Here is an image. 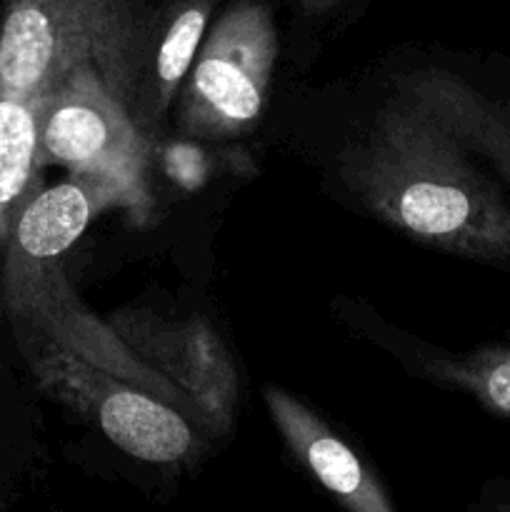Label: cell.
I'll use <instances>...</instances> for the list:
<instances>
[{
    "label": "cell",
    "mask_w": 510,
    "mask_h": 512,
    "mask_svg": "<svg viewBox=\"0 0 510 512\" xmlns=\"http://www.w3.org/2000/svg\"><path fill=\"white\" fill-rule=\"evenodd\" d=\"M340 175L383 223L460 258L510 265V203L468 153L395 93L343 150Z\"/></svg>",
    "instance_id": "cell-1"
},
{
    "label": "cell",
    "mask_w": 510,
    "mask_h": 512,
    "mask_svg": "<svg viewBox=\"0 0 510 512\" xmlns=\"http://www.w3.org/2000/svg\"><path fill=\"white\" fill-rule=\"evenodd\" d=\"M150 45L148 0H3L0 93L45 98L88 68L140 120Z\"/></svg>",
    "instance_id": "cell-2"
},
{
    "label": "cell",
    "mask_w": 510,
    "mask_h": 512,
    "mask_svg": "<svg viewBox=\"0 0 510 512\" xmlns=\"http://www.w3.org/2000/svg\"><path fill=\"white\" fill-rule=\"evenodd\" d=\"M43 393L93 423L115 448L150 465H193L205 430L158 395L48 343L20 345Z\"/></svg>",
    "instance_id": "cell-3"
},
{
    "label": "cell",
    "mask_w": 510,
    "mask_h": 512,
    "mask_svg": "<svg viewBox=\"0 0 510 512\" xmlns=\"http://www.w3.org/2000/svg\"><path fill=\"white\" fill-rule=\"evenodd\" d=\"M278 60V30L268 5L240 0L210 33L180 90V125L195 138H238L263 115Z\"/></svg>",
    "instance_id": "cell-4"
},
{
    "label": "cell",
    "mask_w": 510,
    "mask_h": 512,
    "mask_svg": "<svg viewBox=\"0 0 510 512\" xmlns=\"http://www.w3.org/2000/svg\"><path fill=\"white\" fill-rule=\"evenodd\" d=\"M148 143L138 118L88 68L60 80L40 110V165L115 180L148 200Z\"/></svg>",
    "instance_id": "cell-5"
},
{
    "label": "cell",
    "mask_w": 510,
    "mask_h": 512,
    "mask_svg": "<svg viewBox=\"0 0 510 512\" xmlns=\"http://www.w3.org/2000/svg\"><path fill=\"white\" fill-rule=\"evenodd\" d=\"M105 323L140 360L198 403L210 433L235 428L240 378L228 345L200 315L168 320L143 308L113 310Z\"/></svg>",
    "instance_id": "cell-6"
},
{
    "label": "cell",
    "mask_w": 510,
    "mask_h": 512,
    "mask_svg": "<svg viewBox=\"0 0 510 512\" xmlns=\"http://www.w3.org/2000/svg\"><path fill=\"white\" fill-rule=\"evenodd\" d=\"M263 400L290 453L343 508L353 512L395 510L375 470L368 468L315 410L278 385H265Z\"/></svg>",
    "instance_id": "cell-7"
},
{
    "label": "cell",
    "mask_w": 510,
    "mask_h": 512,
    "mask_svg": "<svg viewBox=\"0 0 510 512\" xmlns=\"http://www.w3.org/2000/svg\"><path fill=\"white\" fill-rule=\"evenodd\" d=\"M398 95L428 113L465 153L483 155L510 183V100H490L448 70L395 80Z\"/></svg>",
    "instance_id": "cell-8"
},
{
    "label": "cell",
    "mask_w": 510,
    "mask_h": 512,
    "mask_svg": "<svg viewBox=\"0 0 510 512\" xmlns=\"http://www.w3.org/2000/svg\"><path fill=\"white\" fill-rule=\"evenodd\" d=\"M40 110L43 98L0 93V250L40 190Z\"/></svg>",
    "instance_id": "cell-9"
},
{
    "label": "cell",
    "mask_w": 510,
    "mask_h": 512,
    "mask_svg": "<svg viewBox=\"0 0 510 512\" xmlns=\"http://www.w3.org/2000/svg\"><path fill=\"white\" fill-rule=\"evenodd\" d=\"M425 375L463 390L490 413L510 418V345H488L458 358L433 360Z\"/></svg>",
    "instance_id": "cell-10"
},
{
    "label": "cell",
    "mask_w": 510,
    "mask_h": 512,
    "mask_svg": "<svg viewBox=\"0 0 510 512\" xmlns=\"http://www.w3.org/2000/svg\"><path fill=\"white\" fill-rule=\"evenodd\" d=\"M210 0H188L168 23L153 58V93L158 98L155 110L163 113L178 93L180 83L193 65L198 45L208 25Z\"/></svg>",
    "instance_id": "cell-11"
},
{
    "label": "cell",
    "mask_w": 510,
    "mask_h": 512,
    "mask_svg": "<svg viewBox=\"0 0 510 512\" xmlns=\"http://www.w3.org/2000/svg\"><path fill=\"white\" fill-rule=\"evenodd\" d=\"M305 5H308V8H313V10H320V8H328V5H333L335 0H303Z\"/></svg>",
    "instance_id": "cell-12"
}]
</instances>
